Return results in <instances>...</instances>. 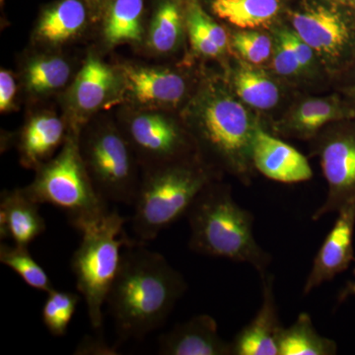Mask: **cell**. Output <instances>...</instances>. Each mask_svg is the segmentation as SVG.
Masks as SVG:
<instances>
[{
	"label": "cell",
	"mask_w": 355,
	"mask_h": 355,
	"mask_svg": "<svg viewBox=\"0 0 355 355\" xmlns=\"http://www.w3.org/2000/svg\"><path fill=\"white\" fill-rule=\"evenodd\" d=\"M187 289L183 275L163 254L139 241L125 246L106 302L120 342L160 328Z\"/></svg>",
	"instance_id": "cell-1"
},
{
	"label": "cell",
	"mask_w": 355,
	"mask_h": 355,
	"mask_svg": "<svg viewBox=\"0 0 355 355\" xmlns=\"http://www.w3.org/2000/svg\"><path fill=\"white\" fill-rule=\"evenodd\" d=\"M191 228L189 247L196 253L248 263L266 272L272 256L254 236V216L243 209L230 189L210 182L187 211Z\"/></svg>",
	"instance_id": "cell-2"
},
{
	"label": "cell",
	"mask_w": 355,
	"mask_h": 355,
	"mask_svg": "<svg viewBox=\"0 0 355 355\" xmlns=\"http://www.w3.org/2000/svg\"><path fill=\"white\" fill-rule=\"evenodd\" d=\"M216 175L196 159H184L142 171L132 218L139 242L153 241L187 211Z\"/></svg>",
	"instance_id": "cell-3"
},
{
	"label": "cell",
	"mask_w": 355,
	"mask_h": 355,
	"mask_svg": "<svg viewBox=\"0 0 355 355\" xmlns=\"http://www.w3.org/2000/svg\"><path fill=\"white\" fill-rule=\"evenodd\" d=\"M79 133L69 128L60 153L40 166L32 183L22 188L35 202L64 211L76 229L99 220L109 212L108 202L96 190L84 164Z\"/></svg>",
	"instance_id": "cell-4"
},
{
	"label": "cell",
	"mask_w": 355,
	"mask_h": 355,
	"mask_svg": "<svg viewBox=\"0 0 355 355\" xmlns=\"http://www.w3.org/2000/svg\"><path fill=\"white\" fill-rule=\"evenodd\" d=\"M125 223L118 211H109L99 220L77 229L83 239L72 256L71 270L95 330L103 326V306L120 268L121 248L133 242L125 234Z\"/></svg>",
	"instance_id": "cell-5"
},
{
	"label": "cell",
	"mask_w": 355,
	"mask_h": 355,
	"mask_svg": "<svg viewBox=\"0 0 355 355\" xmlns=\"http://www.w3.org/2000/svg\"><path fill=\"white\" fill-rule=\"evenodd\" d=\"M79 148L96 190L110 202L135 205L141 166L121 128L107 120L84 125Z\"/></svg>",
	"instance_id": "cell-6"
},
{
	"label": "cell",
	"mask_w": 355,
	"mask_h": 355,
	"mask_svg": "<svg viewBox=\"0 0 355 355\" xmlns=\"http://www.w3.org/2000/svg\"><path fill=\"white\" fill-rule=\"evenodd\" d=\"M193 128L198 140L226 169L244 174L252 163V123L241 103L220 91H207L198 103Z\"/></svg>",
	"instance_id": "cell-7"
},
{
	"label": "cell",
	"mask_w": 355,
	"mask_h": 355,
	"mask_svg": "<svg viewBox=\"0 0 355 355\" xmlns=\"http://www.w3.org/2000/svg\"><path fill=\"white\" fill-rule=\"evenodd\" d=\"M120 128L142 171L190 158L188 137L162 110H135L123 119Z\"/></svg>",
	"instance_id": "cell-8"
},
{
	"label": "cell",
	"mask_w": 355,
	"mask_h": 355,
	"mask_svg": "<svg viewBox=\"0 0 355 355\" xmlns=\"http://www.w3.org/2000/svg\"><path fill=\"white\" fill-rule=\"evenodd\" d=\"M121 79L118 69L106 64L90 53L77 72L67 93L69 130L80 132L96 112L113 105L120 94Z\"/></svg>",
	"instance_id": "cell-9"
},
{
	"label": "cell",
	"mask_w": 355,
	"mask_h": 355,
	"mask_svg": "<svg viewBox=\"0 0 355 355\" xmlns=\"http://www.w3.org/2000/svg\"><path fill=\"white\" fill-rule=\"evenodd\" d=\"M120 94L116 102L125 101L135 110H164L180 104L188 85L181 74L162 67L121 64Z\"/></svg>",
	"instance_id": "cell-10"
},
{
	"label": "cell",
	"mask_w": 355,
	"mask_h": 355,
	"mask_svg": "<svg viewBox=\"0 0 355 355\" xmlns=\"http://www.w3.org/2000/svg\"><path fill=\"white\" fill-rule=\"evenodd\" d=\"M320 155L329 191L323 205L313 214V220L340 211L355 200V132L333 135L324 142Z\"/></svg>",
	"instance_id": "cell-11"
},
{
	"label": "cell",
	"mask_w": 355,
	"mask_h": 355,
	"mask_svg": "<svg viewBox=\"0 0 355 355\" xmlns=\"http://www.w3.org/2000/svg\"><path fill=\"white\" fill-rule=\"evenodd\" d=\"M333 228L324 238L323 244L313 261L303 294L307 295L327 282L347 270L355 261L354 235L355 228V200L338 211Z\"/></svg>",
	"instance_id": "cell-12"
},
{
	"label": "cell",
	"mask_w": 355,
	"mask_h": 355,
	"mask_svg": "<svg viewBox=\"0 0 355 355\" xmlns=\"http://www.w3.org/2000/svg\"><path fill=\"white\" fill-rule=\"evenodd\" d=\"M252 164L263 176L280 183L309 181L313 177L307 158L260 125L254 128L251 148Z\"/></svg>",
	"instance_id": "cell-13"
},
{
	"label": "cell",
	"mask_w": 355,
	"mask_h": 355,
	"mask_svg": "<svg viewBox=\"0 0 355 355\" xmlns=\"http://www.w3.org/2000/svg\"><path fill=\"white\" fill-rule=\"evenodd\" d=\"M263 301L256 316L231 342V355H279L280 324L275 294V277L261 273Z\"/></svg>",
	"instance_id": "cell-14"
},
{
	"label": "cell",
	"mask_w": 355,
	"mask_h": 355,
	"mask_svg": "<svg viewBox=\"0 0 355 355\" xmlns=\"http://www.w3.org/2000/svg\"><path fill=\"white\" fill-rule=\"evenodd\" d=\"M293 30L311 48L330 60L347 53L352 31L340 13L324 6L307 9L292 15Z\"/></svg>",
	"instance_id": "cell-15"
},
{
	"label": "cell",
	"mask_w": 355,
	"mask_h": 355,
	"mask_svg": "<svg viewBox=\"0 0 355 355\" xmlns=\"http://www.w3.org/2000/svg\"><path fill=\"white\" fill-rule=\"evenodd\" d=\"M158 352L162 355H231V343L219 335L214 318L202 314L161 336Z\"/></svg>",
	"instance_id": "cell-16"
},
{
	"label": "cell",
	"mask_w": 355,
	"mask_h": 355,
	"mask_svg": "<svg viewBox=\"0 0 355 355\" xmlns=\"http://www.w3.org/2000/svg\"><path fill=\"white\" fill-rule=\"evenodd\" d=\"M69 135V123L51 112L33 114L17 139L20 163L35 170L48 162L62 148Z\"/></svg>",
	"instance_id": "cell-17"
},
{
	"label": "cell",
	"mask_w": 355,
	"mask_h": 355,
	"mask_svg": "<svg viewBox=\"0 0 355 355\" xmlns=\"http://www.w3.org/2000/svg\"><path fill=\"white\" fill-rule=\"evenodd\" d=\"M89 11L86 0H58L40 15L35 41L51 48L74 41L87 27Z\"/></svg>",
	"instance_id": "cell-18"
},
{
	"label": "cell",
	"mask_w": 355,
	"mask_h": 355,
	"mask_svg": "<svg viewBox=\"0 0 355 355\" xmlns=\"http://www.w3.org/2000/svg\"><path fill=\"white\" fill-rule=\"evenodd\" d=\"M39 203L28 197L22 188L4 191L0 198V235L14 244L29 247L46 231Z\"/></svg>",
	"instance_id": "cell-19"
},
{
	"label": "cell",
	"mask_w": 355,
	"mask_h": 355,
	"mask_svg": "<svg viewBox=\"0 0 355 355\" xmlns=\"http://www.w3.org/2000/svg\"><path fill=\"white\" fill-rule=\"evenodd\" d=\"M144 12V0H111L102 15L104 43L110 46L141 43Z\"/></svg>",
	"instance_id": "cell-20"
},
{
	"label": "cell",
	"mask_w": 355,
	"mask_h": 355,
	"mask_svg": "<svg viewBox=\"0 0 355 355\" xmlns=\"http://www.w3.org/2000/svg\"><path fill=\"white\" fill-rule=\"evenodd\" d=\"M72 70L69 60L60 55L33 57L23 69L26 91L33 97H46L62 90L69 83Z\"/></svg>",
	"instance_id": "cell-21"
},
{
	"label": "cell",
	"mask_w": 355,
	"mask_h": 355,
	"mask_svg": "<svg viewBox=\"0 0 355 355\" xmlns=\"http://www.w3.org/2000/svg\"><path fill=\"white\" fill-rule=\"evenodd\" d=\"M186 24L191 48L198 55L216 58L227 49V33L205 12L198 0H188Z\"/></svg>",
	"instance_id": "cell-22"
},
{
	"label": "cell",
	"mask_w": 355,
	"mask_h": 355,
	"mask_svg": "<svg viewBox=\"0 0 355 355\" xmlns=\"http://www.w3.org/2000/svg\"><path fill=\"white\" fill-rule=\"evenodd\" d=\"M338 345L320 335L307 313H301L288 328L282 329L279 338V355H335Z\"/></svg>",
	"instance_id": "cell-23"
},
{
	"label": "cell",
	"mask_w": 355,
	"mask_h": 355,
	"mask_svg": "<svg viewBox=\"0 0 355 355\" xmlns=\"http://www.w3.org/2000/svg\"><path fill=\"white\" fill-rule=\"evenodd\" d=\"M211 9L221 19L243 30L270 24L279 12V0H212Z\"/></svg>",
	"instance_id": "cell-24"
},
{
	"label": "cell",
	"mask_w": 355,
	"mask_h": 355,
	"mask_svg": "<svg viewBox=\"0 0 355 355\" xmlns=\"http://www.w3.org/2000/svg\"><path fill=\"white\" fill-rule=\"evenodd\" d=\"M183 15L171 0L161 2L149 27L147 43L150 50L160 55L176 50L183 36Z\"/></svg>",
	"instance_id": "cell-25"
},
{
	"label": "cell",
	"mask_w": 355,
	"mask_h": 355,
	"mask_svg": "<svg viewBox=\"0 0 355 355\" xmlns=\"http://www.w3.org/2000/svg\"><path fill=\"white\" fill-rule=\"evenodd\" d=\"M234 87L240 99L254 108L272 109L279 103V88L258 70L240 67L234 76Z\"/></svg>",
	"instance_id": "cell-26"
},
{
	"label": "cell",
	"mask_w": 355,
	"mask_h": 355,
	"mask_svg": "<svg viewBox=\"0 0 355 355\" xmlns=\"http://www.w3.org/2000/svg\"><path fill=\"white\" fill-rule=\"evenodd\" d=\"M0 261L17 273L28 286L36 291L50 292L55 287L46 270L30 254L28 247L19 245H0Z\"/></svg>",
	"instance_id": "cell-27"
},
{
	"label": "cell",
	"mask_w": 355,
	"mask_h": 355,
	"mask_svg": "<svg viewBox=\"0 0 355 355\" xmlns=\"http://www.w3.org/2000/svg\"><path fill=\"white\" fill-rule=\"evenodd\" d=\"M340 105L334 99H311L303 102L292 114L288 128L301 135H311L331 121L343 118Z\"/></svg>",
	"instance_id": "cell-28"
},
{
	"label": "cell",
	"mask_w": 355,
	"mask_h": 355,
	"mask_svg": "<svg viewBox=\"0 0 355 355\" xmlns=\"http://www.w3.org/2000/svg\"><path fill=\"white\" fill-rule=\"evenodd\" d=\"M80 297L76 293L53 288L46 293L42 320L46 330L53 336H64L76 312Z\"/></svg>",
	"instance_id": "cell-29"
},
{
	"label": "cell",
	"mask_w": 355,
	"mask_h": 355,
	"mask_svg": "<svg viewBox=\"0 0 355 355\" xmlns=\"http://www.w3.org/2000/svg\"><path fill=\"white\" fill-rule=\"evenodd\" d=\"M231 43L235 51L251 64H263L272 55V40L268 35L254 30L236 32Z\"/></svg>",
	"instance_id": "cell-30"
},
{
	"label": "cell",
	"mask_w": 355,
	"mask_h": 355,
	"mask_svg": "<svg viewBox=\"0 0 355 355\" xmlns=\"http://www.w3.org/2000/svg\"><path fill=\"white\" fill-rule=\"evenodd\" d=\"M273 67L277 73L284 76H295L302 70L295 51L287 38L286 29L279 30L277 33Z\"/></svg>",
	"instance_id": "cell-31"
},
{
	"label": "cell",
	"mask_w": 355,
	"mask_h": 355,
	"mask_svg": "<svg viewBox=\"0 0 355 355\" xmlns=\"http://www.w3.org/2000/svg\"><path fill=\"white\" fill-rule=\"evenodd\" d=\"M17 96V83L12 72L7 69L0 71V112L12 111Z\"/></svg>",
	"instance_id": "cell-32"
},
{
	"label": "cell",
	"mask_w": 355,
	"mask_h": 355,
	"mask_svg": "<svg viewBox=\"0 0 355 355\" xmlns=\"http://www.w3.org/2000/svg\"><path fill=\"white\" fill-rule=\"evenodd\" d=\"M286 36L295 51L302 70L307 69L314 60V50L298 36L294 30L286 29Z\"/></svg>",
	"instance_id": "cell-33"
},
{
	"label": "cell",
	"mask_w": 355,
	"mask_h": 355,
	"mask_svg": "<svg viewBox=\"0 0 355 355\" xmlns=\"http://www.w3.org/2000/svg\"><path fill=\"white\" fill-rule=\"evenodd\" d=\"M76 354H114L116 352L113 349H110L108 345L104 343L100 342L99 340H93L90 338L88 342L84 340L77 347Z\"/></svg>",
	"instance_id": "cell-34"
},
{
	"label": "cell",
	"mask_w": 355,
	"mask_h": 355,
	"mask_svg": "<svg viewBox=\"0 0 355 355\" xmlns=\"http://www.w3.org/2000/svg\"><path fill=\"white\" fill-rule=\"evenodd\" d=\"M110 1H111V0H86L89 8H90V10H92L93 15H94L95 17L103 15Z\"/></svg>",
	"instance_id": "cell-35"
},
{
	"label": "cell",
	"mask_w": 355,
	"mask_h": 355,
	"mask_svg": "<svg viewBox=\"0 0 355 355\" xmlns=\"http://www.w3.org/2000/svg\"><path fill=\"white\" fill-rule=\"evenodd\" d=\"M354 279L352 282H349L347 286L343 287L342 292L338 295V301L343 302L345 299L349 298V296H355V268L354 270Z\"/></svg>",
	"instance_id": "cell-36"
},
{
	"label": "cell",
	"mask_w": 355,
	"mask_h": 355,
	"mask_svg": "<svg viewBox=\"0 0 355 355\" xmlns=\"http://www.w3.org/2000/svg\"><path fill=\"white\" fill-rule=\"evenodd\" d=\"M343 1H355V0H343Z\"/></svg>",
	"instance_id": "cell-37"
},
{
	"label": "cell",
	"mask_w": 355,
	"mask_h": 355,
	"mask_svg": "<svg viewBox=\"0 0 355 355\" xmlns=\"http://www.w3.org/2000/svg\"><path fill=\"white\" fill-rule=\"evenodd\" d=\"M1 1V3H3L4 0H0Z\"/></svg>",
	"instance_id": "cell-38"
}]
</instances>
